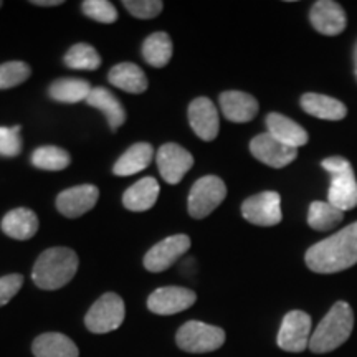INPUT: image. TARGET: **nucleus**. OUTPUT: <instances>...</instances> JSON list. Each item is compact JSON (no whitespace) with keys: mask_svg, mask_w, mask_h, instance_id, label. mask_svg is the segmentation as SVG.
<instances>
[{"mask_svg":"<svg viewBox=\"0 0 357 357\" xmlns=\"http://www.w3.org/2000/svg\"><path fill=\"white\" fill-rule=\"evenodd\" d=\"M172 40L167 33L155 32L142 43V56L154 68H164L172 58Z\"/></svg>","mask_w":357,"mask_h":357,"instance_id":"obj_27","label":"nucleus"},{"mask_svg":"<svg viewBox=\"0 0 357 357\" xmlns=\"http://www.w3.org/2000/svg\"><path fill=\"white\" fill-rule=\"evenodd\" d=\"M123 6L136 19L147 20L158 17L162 12L164 3L160 0H124Z\"/></svg>","mask_w":357,"mask_h":357,"instance_id":"obj_33","label":"nucleus"},{"mask_svg":"<svg viewBox=\"0 0 357 357\" xmlns=\"http://www.w3.org/2000/svg\"><path fill=\"white\" fill-rule=\"evenodd\" d=\"M311 316L305 311H289L283 318L276 342L287 352H303L310 347Z\"/></svg>","mask_w":357,"mask_h":357,"instance_id":"obj_8","label":"nucleus"},{"mask_svg":"<svg viewBox=\"0 0 357 357\" xmlns=\"http://www.w3.org/2000/svg\"><path fill=\"white\" fill-rule=\"evenodd\" d=\"M342 218H344V212L329 202H312L307 212V223L311 229L318 231L334 229L342 222Z\"/></svg>","mask_w":357,"mask_h":357,"instance_id":"obj_28","label":"nucleus"},{"mask_svg":"<svg viewBox=\"0 0 357 357\" xmlns=\"http://www.w3.org/2000/svg\"><path fill=\"white\" fill-rule=\"evenodd\" d=\"M227 197V185L220 177L205 176L200 177L192 185L189 194V213L192 218H205L215 211Z\"/></svg>","mask_w":357,"mask_h":357,"instance_id":"obj_7","label":"nucleus"},{"mask_svg":"<svg viewBox=\"0 0 357 357\" xmlns=\"http://www.w3.org/2000/svg\"><path fill=\"white\" fill-rule=\"evenodd\" d=\"M352 328H354L352 307L346 301L334 303V306L311 334L310 351L314 354L336 351L349 339Z\"/></svg>","mask_w":357,"mask_h":357,"instance_id":"obj_3","label":"nucleus"},{"mask_svg":"<svg viewBox=\"0 0 357 357\" xmlns=\"http://www.w3.org/2000/svg\"><path fill=\"white\" fill-rule=\"evenodd\" d=\"M124 316H126V307H124L123 298L116 293H106L89 307L84 316V324L88 331L106 334L116 331L123 324Z\"/></svg>","mask_w":357,"mask_h":357,"instance_id":"obj_6","label":"nucleus"},{"mask_svg":"<svg viewBox=\"0 0 357 357\" xmlns=\"http://www.w3.org/2000/svg\"><path fill=\"white\" fill-rule=\"evenodd\" d=\"M222 113L231 123H248L258 114V101L243 91H223L220 95Z\"/></svg>","mask_w":357,"mask_h":357,"instance_id":"obj_17","label":"nucleus"},{"mask_svg":"<svg viewBox=\"0 0 357 357\" xmlns=\"http://www.w3.org/2000/svg\"><path fill=\"white\" fill-rule=\"evenodd\" d=\"M0 227L13 240H30L38 231V217L26 207L13 208L2 218Z\"/></svg>","mask_w":357,"mask_h":357,"instance_id":"obj_19","label":"nucleus"},{"mask_svg":"<svg viewBox=\"0 0 357 357\" xmlns=\"http://www.w3.org/2000/svg\"><path fill=\"white\" fill-rule=\"evenodd\" d=\"M78 270V255L71 248L53 247L45 250L38 257L32 271V280L38 288L53 289L63 288L75 278Z\"/></svg>","mask_w":357,"mask_h":357,"instance_id":"obj_2","label":"nucleus"},{"mask_svg":"<svg viewBox=\"0 0 357 357\" xmlns=\"http://www.w3.org/2000/svg\"><path fill=\"white\" fill-rule=\"evenodd\" d=\"M33 6L38 7H56L63 3V0H32Z\"/></svg>","mask_w":357,"mask_h":357,"instance_id":"obj_36","label":"nucleus"},{"mask_svg":"<svg viewBox=\"0 0 357 357\" xmlns=\"http://www.w3.org/2000/svg\"><path fill=\"white\" fill-rule=\"evenodd\" d=\"M266 128L275 139L294 149H300L301 146L307 144V139H310L303 126L280 113H270L266 116Z\"/></svg>","mask_w":357,"mask_h":357,"instance_id":"obj_18","label":"nucleus"},{"mask_svg":"<svg viewBox=\"0 0 357 357\" xmlns=\"http://www.w3.org/2000/svg\"><path fill=\"white\" fill-rule=\"evenodd\" d=\"M189 123L194 131L202 141L211 142L218 136L220 121H218V111L208 98H195L189 105Z\"/></svg>","mask_w":357,"mask_h":357,"instance_id":"obj_15","label":"nucleus"},{"mask_svg":"<svg viewBox=\"0 0 357 357\" xmlns=\"http://www.w3.org/2000/svg\"><path fill=\"white\" fill-rule=\"evenodd\" d=\"M35 357H78L77 344L61 333H45L35 339L32 344Z\"/></svg>","mask_w":357,"mask_h":357,"instance_id":"obj_24","label":"nucleus"},{"mask_svg":"<svg viewBox=\"0 0 357 357\" xmlns=\"http://www.w3.org/2000/svg\"><path fill=\"white\" fill-rule=\"evenodd\" d=\"M108 79L113 86L131 93V95H141L147 89V78L139 66L134 63H118L109 70Z\"/></svg>","mask_w":357,"mask_h":357,"instance_id":"obj_25","label":"nucleus"},{"mask_svg":"<svg viewBox=\"0 0 357 357\" xmlns=\"http://www.w3.org/2000/svg\"><path fill=\"white\" fill-rule=\"evenodd\" d=\"M242 215L247 222L258 227L278 225L283 218L281 197L278 192H260L242 204Z\"/></svg>","mask_w":357,"mask_h":357,"instance_id":"obj_9","label":"nucleus"},{"mask_svg":"<svg viewBox=\"0 0 357 357\" xmlns=\"http://www.w3.org/2000/svg\"><path fill=\"white\" fill-rule=\"evenodd\" d=\"M310 19L311 25L321 35H328V37L342 33L347 24L344 8L339 6L337 2H333V0H319V2H316L311 7Z\"/></svg>","mask_w":357,"mask_h":357,"instance_id":"obj_16","label":"nucleus"},{"mask_svg":"<svg viewBox=\"0 0 357 357\" xmlns=\"http://www.w3.org/2000/svg\"><path fill=\"white\" fill-rule=\"evenodd\" d=\"M190 238L184 234H177L155 243L144 257V268L151 273H160L171 268L187 250L190 248Z\"/></svg>","mask_w":357,"mask_h":357,"instance_id":"obj_10","label":"nucleus"},{"mask_svg":"<svg viewBox=\"0 0 357 357\" xmlns=\"http://www.w3.org/2000/svg\"><path fill=\"white\" fill-rule=\"evenodd\" d=\"M155 160H158L160 176L167 184L172 185L178 184L194 166L192 154L182 146L176 144V142H167V144L160 146Z\"/></svg>","mask_w":357,"mask_h":357,"instance_id":"obj_11","label":"nucleus"},{"mask_svg":"<svg viewBox=\"0 0 357 357\" xmlns=\"http://www.w3.org/2000/svg\"><path fill=\"white\" fill-rule=\"evenodd\" d=\"M2 6H3V3H2V2H0V7H2Z\"/></svg>","mask_w":357,"mask_h":357,"instance_id":"obj_38","label":"nucleus"},{"mask_svg":"<svg viewBox=\"0 0 357 357\" xmlns=\"http://www.w3.org/2000/svg\"><path fill=\"white\" fill-rule=\"evenodd\" d=\"M176 342L182 351L204 354L220 349L225 342V331L202 321H187L178 328Z\"/></svg>","mask_w":357,"mask_h":357,"instance_id":"obj_5","label":"nucleus"},{"mask_svg":"<svg viewBox=\"0 0 357 357\" xmlns=\"http://www.w3.org/2000/svg\"><path fill=\"white\" fill-rule=\"evenodd\" d=\"M100 199L96 185L83 184L60 192L56 197V208L66 218H78L95 207Z\"/></svg>","mask_w":357,"mask_h":357,"instance_id":"obj_14","label":"nucleus"},{"mask_svg":"<svg viewBox=\"0 0 357 357\" xmlns=\"http://www.w3.org/2000/svg\"><path fill=\"white\" fill-rule=\"evenodd\" d=\"M354 71H356V78H357V45L354 48Z\"/></svg>","mask_w":357,"mask_h":357,"instance_id":"obj_37","label":"nucleus"},{"mask_svg":"<svg viewBox=\"0 0 357 357\" xmlns=\"http://www.w3.org/2000/svg\"><path fill=\"white\" fill-rule=\"evenodd\" d=\"M65 65L71 70L95 71L101 66V56L91 45L77 43L65 53Z\"/></svg>","mask_w":357,"mask_h":357,"instance_id":"obj_30","label":"nucleus"},{"mask_svg":"<svg viewBox=\"0 0 357 357\" xmlns=\"http://www.w3.org/2000/svg\"><path fill=\"white\" fill-rule=\"evenodd\" d=\"M321 166L333 177L328 202L342 212L352 211L357 205V181L349 160L344 158H328L321 162Z\"/></svg>","mask_w":357,"mask_h":357,"instance_id":"obj_4","label":"nucleus"},{"mask_svg":"<svg viewBox=\"0 0 357 357\" xmlns=\"http://www.w3.org/2000/svg\"><path fill=\"white\" fill-rule=\"evenodd\" d=\"M32 75V68L25 61H7L0 65V89H10L22 84Z\"/></svg>","mask_w":357,"mask_h":357,"instance_id":"obj_31","label":"nucleus"},{"mask_svg":"<svg viewBox=\"0 0 357 357\" xmlns=\"http://www.w3.org/2000/svg\"><path fill=\"white\" fill-rule=\"evenodd\" d=\"M301 108L307 114L328 121H341L346 118L347 108L336 98L319 95V93H306L301 98Z\"/></svg>","mask_w":357,"mask_h":357,"instance_id":"obj_22","label":"nucleus"},{"mask_svg":"<svg viewBox=\"0 0 357 357\" xmlns=\"http://www.w3.org/2000/svg\"><path fill=\"white\" fill-rule=\"evenodd\" d=\"M82 8L84 15L101 24H114L118 20V10L108 0H84Z\"/></svg>","mask_w":357,"mask_h":357,"instance_id":"obj_32","label":"nucleus"},{"mask_svg":"<svg viewBox=\"0 0 357 357\" xmlns=\"http://www.w3.org/2000/svg\"><path fill=\"white\" fill-rule=\"evenodd\" d=\"M197 301V294L192 289L181 287L158 288L147 298V307L151 312L159 316H171L189 310Z\"/></svg>","mask_w":357,"mask_h":357,"instance_id":"obj_12","label":"nucleus"},{"mask_svg":"<svg viewBox=\"0 0 357 357\" xmlns=\"http://www.w3.org/2000/svg\"><path fill=\"white\" fill-rule=\"evenodd\" d=\"M70 162V154L56 146H42L32 154V164L42 171H63Z\"/></svg>","mask_w":357,"mask_h":357,"instance_id":"obj_29","label":"nucleus"},{"mask_svg":"<svg viewBox=\"0 0 357 357\" xmlns=\"http://www.w3.org/2000/svg\"><path fill=\"white\" fill-rule=\"evenodd\" d=\"M305 258L307 268L321 275L339 273L354 266L357 263V222L312 245Z\"/></svg>","mask_w":357,"mask_h":357,"instance_id":"obj_1","label":"nucleus"},{"mask_svg":"<svg viewBox=\"0 0 357 357\" xmlns=\"http://www.w3.org/2000/svg\"><path fill=\"white\" fill-rule=\"evenodd\" d=\"M159 182L154 177H144L124 192L123 204L131 212H146L159 197Z\"/></svg>","mask_w":357,"mask_h":357,"instance_id":"obj_21","label":"nucleus"},{"mask_svg":"<svg viewBox=\"0 0 357 357\" xmlns=\"http://www.w3.org/2000/svg\"><path fill=\"white\" fill-rule=\"evenodd\" d=\"M22 153L20 126H0V155L15 158Z\"/></svg>","mask_w":357,"mask_h":357,"instance_id":"obj_34","label":"nucleus"},{"mask_svg":"<svg viewBox=\"0 0 357 357\" xmlns=\"http://www.w3.org/2000/svg\"><path fill=\"white\" fill-rule=\"evenodd\" d=\"M250 151L260 162L275 169L288 166L298 158V149L275 139L270 132L258 134V136L253 137L252 142H250Z\"/></svg>","mask_w":357,"mask_h":357,"instance_id":"obj_13","label":"nucleus"},{"mask_svg":"<svg viewBox=\"0 0 357 357\" xmlns=\"http://www.w3.org/2000/svg\"><path fill=\"white\" fill-rule=\"evenodd\" d=\"M154 158V147L149 142H136L114 162L113 172L119 177L134 176L144 171Z\"/></svg>","mask_w":357,"mask_h":357,"instance_id":"obj_23","label":"nucleus"},{"mask_svg":"<svg viewBox=\"0 0 357 357\" xmlns=\"http://www.w3.org/2000/svg\"><path fill=\"white\" fill-rule=\"evenodd\" d=\"M22 284H24V276L19 273L6 275L0 278V307L10 303L12 298L20 291Z\"/></svg>","mask_w":357,"mask_h":357,"instance_id":"obj_35","label":"nucleus"},{"mask_svg":"<svg viewBox=\"0 0 357 357\" xmlns=\"http://www.w3.org/2000/svg\"><path fill=\"white\" fill-rule=\"evenodd\" d=\"M86 102L89 106H93V108L100 109L101 113L105 114V118L108 119L109 128L113 129V131H118V129L124 124V121H126V109H124L121 101H119L108 88H93Z\"/></svg>","mask_w":357,"mask_h":357,"instance_id":"obj_20","label":"nucleus"},{"mask_svg":"<svg viewBox=\"0 0 357 357\" xmlns=\"http://www.w3.org/2000/svg\"><path fill=\"white\" fill-rule=\"evenodd\" d=\"M93 86L89 82L82 78H60L56 82H53L48 88V95L52 100L58 102H73L86 101L89 93H91Z\"/></svg>","mask_w":357,"mask_h":357,"instance_id":"obj_26","label":"nucleus"}]
</instances>
